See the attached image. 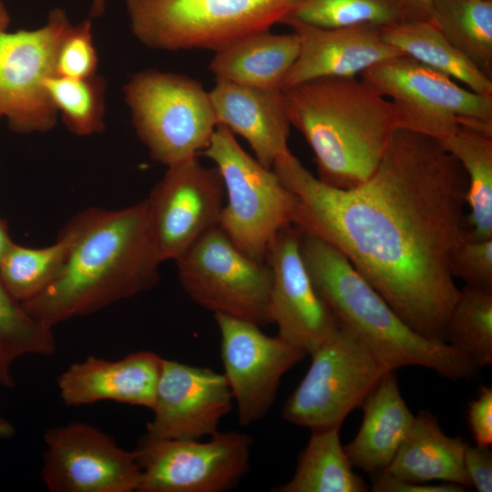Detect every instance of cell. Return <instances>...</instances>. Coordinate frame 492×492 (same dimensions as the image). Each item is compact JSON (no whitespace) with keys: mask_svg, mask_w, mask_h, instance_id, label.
Listing matches in <instances>:
<instances>
[{"mask_svg":"<svg viewBox=\"0 0 492 492\" xmlns=\"http://www.w3.org/2000/svg\"><path fill=\"white\" fill-rule=\"evenodd\" d=\"M272 169L298 200L296 227L338 249L413 330L446 342L467 178L440 140L396 129L374 174L349 190L321 181L291 150Z\"/></svg>","mask_w":492,"mask_h":492,"instance_id":"obj_1","label":"cell"},{"mask_svg":"<svg viewBox=\"0 0 492 492\" xmlns=\"http://www.w3.org/2000/svg\"><path fill=\"white\" fill-rule=\"evenodd\" d=\"M65 228L71 246L60 272L22 302L44 325L53 329L158 284L162 261L149 235L146 200L118 210L86 209Z\"/></svg>","mask_w":492,"mask_h":492,"instance_id":"obj_2","label":"cell"},{"mask_svg":"<svg viewBox=\"0 0 492 492\" xmlns=\"http://www.w3.org/2000/svg\"><path fill=\"white\" fill-rule=\"evenodd\" d=\"M283 92L291 126L315 155L318 179L349 190L376 170L398 129L391 102L360 77H323Z\"/></svg>","mask_w":492,"mask_h":492,"instance_id":"obj_3","label":"cell"},{"mask_svg":"<svg viewBox=\"0 0 492 492\" xmlns=\"http://www.w3.org/2000/svg\"><path fill=\"white\" fill-rule=\"evenodd\" d=\"M300 249L317 292L340 327L360 340L387 370L419 366L450 380L476 375L479 367L468 355L408 326L338 249L302 231Z\"/></svg>","mask_w":492,"mask_h":492,"instance_id":"obj_4","label":"cell"},{"mask_svg":"<svg viewBox=\"0 0 492 492\" xmlns=\"http://www.w3.org/2000/svg\"><path fill=\"white\" fill-rule=\"evenodd\" d=\"M300 0H125L130 29L149 48L214 52L282 23Z\"/></svg>","mask_w":492,"mask_h":492,"instance_id":"obj_5","label":"cell"},{"mask_svg":"<svg viewBox=\"0 0 492 492\" xmlns=\"http://www.w3.org/2000/svg\"><path fill=\"white\" fill-rule=\"evenodd\" d=\"M201 154L215 163L224 184L220 228L245 255L263 262L279 231L295 223V195L224 126H217Z\"/></svg>","mask_w":492,"mask_h":492,"instance_id":"obj_6","label":"cell"},{"mask_svg":"<svg viewBox=\"0 0 492 492\" xmlns=\"http://www.w3.org/2000/svg\"><path fill=\"white\" fill-rule=\"evenodd\" d=\"M359 77L391 102L398 128L440 141L460 127L492 135V96L464 87L408 56L384 60Z\"/></svg>","mask_w":492,"mask_h":492,"instance_id":"obj_7","label":"cell"},{"mask_svg":"<svg viewBox=\"0 0 492 492\" xmlns=\"http://www.w3.org/2000/svg\"><path fill=\"white\" fill-rule=\"evenodd\" d=\"M124 97L151 159L167 167L201 153L218 126L209 91L184 75L139 71Z\"/></svg>","mask_w":492,"mask_h":492,"instance_id":"obj_8","label":"cell"},{"mask_svg":"<svg viewBox=\"0 0 492 492\" xmlns=\"http://www.w3.org/2000/svg\"><path fill=\"white\" fill-rule=\"evenodd\" d=\"M310 355L311 365L286 400L282 417L311 431L341 428L390 371L342 327Z\"/></svg>","mask_w":492,"mask_h":492,"instance_id":"obj_9","label":"cell"},{"mask_svg":"<svg viewBox=\"0 0 492 492\" xmlns=\"http://www.w3.org/2000/svg\"><path fill=\"white\" fill-rule=\"evenodd\" d=\"M175 261L182 288L201 307L260 326L271 323L270 266L245 255L220 226Z\"/></svg>","mask_w":492,"mask_h":492,"instance_id":"obj_10","label":"cell"},{"mask_svg":"<svg viewBox=\"0 0 492 492\" xmlns=\"http://www.w3.org/2000/svg\"><path fill=\"white\" fill-rule=\"evenodd\" d=\"M72 24L55 8L47 21L32 30L0 34V117L18 133L46 132L58 112L45 87L56 76L60 44Z\"/></svg>","mask_w":492,"mask_h":492,"instance_id":"obj_11","label":"cell"},{"mask_svg":"<svg viewBox=\"0 0 492 492\" xmlns=\"http://www.w3.org/2000/svg\"><path fill=\"white\" fill-rule=\"evenodd\" d=\"M200 439L144 436L137 448L138 492H220L231 488L249 469L251 438L244 433H217Z\"/></svg>","mask_w":492,"mask_h":492,"instance_id":"obj_12","label":"cell"},{"mask_svg":"<svg viewBox=\"0 0 492 492\" xmlns=\"http://www.w3.org/2000/svg\"><path fill=\"white\" fill-rule=\"evenodd\" d=\"M225 189L216 167L198 156L167 167L146 199L149 235L161 261L179 259L220 226Z\"/></svg>","mask_w":492,"mask_h":492,"instance_id":"obj_13","label":"cell"},{"mask_svg":"<svg viewBox=\"0 0 492 492\" xmlns=\"http://www.w3.org/2000/svg\"><path fill=\"white\" fill-rule=\"evenodd\" d=\"M41 479L52 492H132L141 471L135 450L97 427L72 422L47 429Z\"/></svg>","mask_w":492,"mask_h":492,"instance_id":"obj_14","label":"cell"},{"mask_svg":"<svg viewBox=\"0 0 492 492\" xmlns=\"http://www.w3.org/2000/svg\"><path fill=\"white\" fill-rule=\"evenodd\" d=\"M214 318L221 338L223 374L239 422L246 426L268 413L282 377L307 354L278 335L265 334L255 323L221 313Z\"/></svg>","mask_w":492,"mask_h":492,"instance_id":"obj_15","label":"cell"},{"mask_svg":"<svg viewBox=\"0 0 492 492\" xmlns=\"http://www.w3.org/2000/svg\"><path fill=\"white\" fill-rule=\"evenodd\" d=\"M300 238L298 227L287 226L266 252L272 273L270 319L280 338L311 354L339 331L340 324L309 275Z\"/></svg>","mask_w":492,"mask_h":492,"instance_id":"obj_16","label":"cell"},{"mask_svg":"<svg viewBox=\"0 0 492 492\" xmlns=\"http://www.w3.org/2000/svg\"><path fill=\"white\" fill-rule=\"evenodd\" d=\"M232 401L223 374L163 358L153 417L145 435L155 439L212 436Z\"/></svg>","mask_w":492,"mask_h":492,"instance_id":"obj_17","label":"cell"},{"mask_svg":"<svg viewBox=\"0 0 492 492\" xmlns=\"http://www.w3.org/2000/svg\"><path fill=\"white\" fill-rule=\"evenodd\" d=\"M282 24L290 26L300 41L298 57L282 89L323 77H359L377 63L404 55L383 39L377 26L324 28L292 18Z\"/></svg>","mask_w":492,"mask_h":492,"instance_id":"obj_18","label":"cell"},{"mask_svg":"<svg viewBox=\"0 0 492 492\" xmlns=\"http://www.w3.org/2000/svg\"><path fill=\"white\" fill-rule=\"evenodd\" d=\"M162 360L151 351L134 352L116 361L90 355L61 373L58 393L70 406L114 401L151 410Z\"/></svg>","mask_w":492,"mask_h":492,"instance_id":"obj_19","label":"cell"},{"mask_svg":"<svg viewBox=\"0 0 492 492\" xmlns=\"http://www.w3.org/2000/svg\"><path fill=\"white\" fill-rule=\"evenodd\" d=\"M210 97L218 125L243 138L264 167L289 151L291 123L282 89L216 79Z\"/></svg>","mask_w":492,"mask_h":492,"instance_id":"obj_20","label":"cell"},{"mask_svg":"<svg viewBox=\"0 0 492 492\" xmlns=\"http://www.w3.org/2000/svg\"><path fill=\"white\" fill-rule=\"evenodd\" d=\"M359 431L343 446L354 467L370 476L383 472L394 459L415 415L405 404L395 371H388L361 405Z\"/></svg>","mask_w":492,"mask_h":492,"instance_id":"obj_21","label":"cell"},{"mask_svg":"<svg viewBox=\"0 0 492 492\" xmlns=\"http://www.w3.org/2000/svg\"><path fill=\"white\" fill-rule=\"evenodd\" d=\"M466 443L447 436L437 417L422 410L401 443L394 459L383 472L414 483H453L471 487L465 469Z\"/></svg>","mask_w":492,"mask_h":492,"instance_id":"obj_22","label":"cell"},{"mask_svg":"<svg viewBox=\"0 0 492 492\" xmlns=\"http://www.w3.org/2000/svg\"><path fill=\"white\" fill-rule=\"evenodd\" d=\"M299 51V37L293 31L289 34H273L270 29L260 31L215 51L209 69L216 79L282 89Z\"/></svg>","mask_w":492,"mask_h":492,"instance_id":"obj_23","label":"cell"},{"mask_svg":"<svg viewBox=\"0 0 492 492\" xmlns=\"http://www.w3.org/2000/svg\"><path fill=\"white\" fill-rule=\"evenodd\" d=\"M383 39L402 54L465 85L468 89L492 96V79L485 76L428 21H405L381 27Z\"/></svg>","mask_w":492,"mask_h":492,"instance_id":"obj_24","label":"cell"},{"mask_svg":"<svg viewBox=\"0 0 492 492\" xmlns=\"http://www.w3.org/2000/svg\"><path fill=\"white\" fill-rule=\"evenodd\" d=\"M340 428L312 431L293 477L276 492H366L368 485L355 474L339 436Z\"/></svg>","mask_w":492,"mask_h":492,"instance_id":"obj_25","label":"cell"},{"mask_svg":"<svg viewBox=\"0 0 492 492\" xmlns=\"http://www.w3.org/2000/svg\"><path fill=\"white\" fill-rule=\"evenodd\" d=\"M441 142L467 178V240L492 239V135L460 127Z\"/></svg>","mask_w":492,"mask_h":492,"instance_id":"obj_26","label":"cell"},{"mask_svg":"<svg viewBox=\"0 0 492 492\" xmlns=\"http://www.w3.org/2000/svg\"><path fill=\"white\" fill-rule=\"evenodd\" d=\"M433 24L492 79V0H432Z\"/></svg>","mask_w":492,"mask_h":492,"instance_id":"obj_27","label":"cell"},{"mask_svg":"<svg viewBox=\"0 0 492 492\" xmlns=\"http://www.w3.org/2000/svg\"><path fill=\"white\" fill-rule=\"evenodd\" d=\"M71 246V235L64 229L56 241L43 248L12 243L0 261V281L20 302L40 294L60 272Z\"/></svg>","mask_w":492,"mask_h":492,"instance_id":"obj_28","label":"cell"},{"mask_svg":"<svg viewBox=\"0 0 492 492\" xmlns=\"http://www.w3.org/2000/svg\"><path fill=\"white\" fill-rule=\"evenodd\" d=\"M56 350L53 329L32 317L0 281V385L15 386L14 363L26 355H52Z\"/></svg>","mask_w":492,"mask_h":492,"instance_id":"obj_29","label":"cell"},{"mask_svg":"<svg viewBox=\"0 0 492 492\" xmlns=\"http://www.w3.org/2000/svg\"><path fill=\"white\" fill-rule=\"evenodd\" d=\"M446 343L478 367L492 364V289L465 285L446 326Z\"/></svg>","mask_w":492,"mask_h":492,"instance_id":"obj_30","label":"cell"},{"mask_svg":"<svg viewBox=\"0 0 492 492\" xmlns=\"http://www.w3.org/2000/svg\"><path fill=\"white\" fill-rule=\"evenodd\" d=\"M45 87L67 128L77 136H90L105 128L106 87L97 74L87 78L52 76Z\"/></svg>","mask_w":492,"mask_h":492,"instance_id":"obj_31","label":"cell"},{"mask_svg":"<svg viewBox=\"0 0 492 492\" xmlns=\"http://www.w3.org/2000/svg\"><path fill=\"white\" fill-rule=\"evenodd\" d=\"M286 18L324 28H381L405 22V14L401 0H300Z\"/></svg>","mask_w":492,"mask_h":492,"instance_id":"obj_32","label":"cell"},{"mask_svg":"<svg viewBox=\"0 0 492 492\" xmlns=\"http://www.w3.org/2000/svg\"><path fill=\"white\" fill-rule=\"evenodd\" d=\"M97 65L90 18L71 25L59 46L56 76L87 78L97 74Z\"/></svg>","mask_w":492,"mask_h":492,"instance_id":"obj_33","label":"cell"},{"mask_svg":"<svg viewBox=\"0 0 492 492\" xmlns=\"http://www.w3.org/2000/svg\"><path fill=\"white\" fill-rule=\"evenodd\" d=\"M451 272L466 286L492 289V239L466 240L454 255Z\"/></svg>","mask_w":492,"mask_h":492,"instance_id":"obj_34","label":"cell"},{"mask_svg":"<svg viewBox=\"0 0 492 492\" xmlns=\"http://www.w3.org/2000/svg\"><path fill=\"white\" fill-rule=\"evenodd\" d=\"M467 422L476 445L490 446L492 445L491 386L480 387L476 398L471 400L467 408Z\"/></svg>","mask_w":492,"mask_h":492,"instance_id":"obj_35","label":"cell"},{"mask_svg":"<svg viewBox=\"0 0 492 492\" xmlns=\"http://www.w3.org/2000/svg\"><path fill=\"white\" fill-rule=\"evenodd\" d=\"M465 469L471 487L478 492L492 491V451L489 446L466 445L464 454Z\"/></svg>","mask_w":492,"mask_h":492,"instance_id":"obj_36","label":"cell"},{"mask_svg":"<svg viewBox=\"0 0 492 492\" xmlns=\"http://www.w3.org/2000/svg\"><path fill=\"white\" fill-rule=\"evenodd\" d=\"M374 492H465L467 488L453 483H414L395 477L385 472L371 476Z\"/></svg>","mask_w":492,"mask_h":492,"instance_id":"obj_37","label":"cell"},{"mask_svg":"<svg viewBox=\"0 0 492 492\" xmlns=\"http://www.w3.org/2000/svg\"><path fill=\"white\" fill-rule=\"evenodd\" d=\"M405 21H428L433 23L432 0H401Z\"/></svg>","mask_w":492,"mask_h":492,"instance_id":"obj_38","label":"cell"},{"mask_svg":"<svg viewBox=\"0 0 492 492\" xmlns=\"http://www.w3.org/2000/svg\"><path fill=\"white\" fill-rule=\"evenodd\" d=\"M13 241L8 234L7 225L0 219V261L12 245Z\"/></svg>","mask_w":492,"mask_h":492,"instance_id":"obj_39","label":"cell"},{"mask_svg":"<svg viewBox=\"0 0 492 492\" xmlns=\"http://www.w3.org/2000/svg\"><path fill=\"white\" fill-rule=\"evenodd\" d=\"M14 433L13 425L0 415V438H10Z\"/></svg>","mask_w":492,"mask_h":492,"instance_id":"obj_40","label":"cell"},{"mask_svg":"<svg viewBox=\"0 0 492 492\" xmlns=\"http://www.w3.org/2000/svg\"><path fill=\"white\" fill-rule=\"evenodd\" d=\"M10 22L9 14L2 2L0 0V34L6 31Z\"/></svg>","mask_w":492,"mask_h":492,"instance_id":"obj_41","label":"cell"},{"mask_svg":"<svg viewBox=\"0 0 492 492\" xmlns=\"http://www.w3.org/2000/svg\"><path fill=\"white\" fill-rule=\"evenodd\" d=\"M104 10V0H93L91 14L99 15Z\"/></svg>","mask_w":492,"mask_h":492,"instance_id":"obj_42","label":"cell"},{"mask_svg":"<svg viewBox=\"0 0 492 492\" xmlns=\"http://www.w3.org/2000/svg\"><path fill=\"white\" fill-rule=\"evenodd\" d=\"M0 118H1V117H0Z\"/></svg>","mask_w":492,"mask_h":492,"instance_id":"obj_43","label":"cell"}]
</instances>
